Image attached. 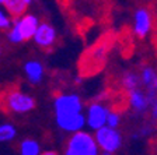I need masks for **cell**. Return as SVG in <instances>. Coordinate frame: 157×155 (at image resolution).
I'll return each mask as SVG.
<instances>
[{
  "instance_id": "ffe728a7",
  "label": "cell",
  "mask_w": 157,
  "mask_h": 155,
  "mask_svg": "<svg viewBox=\"0 0 157 155\" xmlns=\"http://www.w3.org/2000/svg\"><path fill=\"white\" fill-rule=\"evenodd\" d=\"M82 83V77H76V84H80Z\"/></svg>"
},
{
  "instance_id": "ba28073f",
  "label": "cell",
  "mask_w": 157,
  "mask_h": 155,
  "mask_svg": "<svg viewBox=\"0 0 157 155\" xmlns=\"http://www.w3.org/2000/svg\"><path fill=\"white\" fill-rule=\"evenodd\" d=\"M33 39L39 48L49 49L55 45L56 39H58V34H56V29L51 24L39 23L35 29V32H34Z\"/></svg>"
},
{
  "instance_id": "30bf717a",
  "label": "cell",
  "mask_w": 157,
  "mask_h": 155,
  "mask_svg": "<svg viewBox=\"0 0 157 155\" xmlns=\"http://www.w3.org/2000/svg\"><path fill=\"white\" fill-rule=\"evenodd\" d=\"M129 92V97H128V101H129V106L135 110L136 113H146L150 109V101L147 98L146 92L142 91L140 88L137 87L135 90L128 91Z\"/></svg>"
},
{
  "instance_id": "e0dca14e",
  "label": "cell",
  "mask_w": 157,
  "mask_h": 155,
  "mask_svg": "<svg viewBox=\"0 0 157 155\" xmlns=\"http://www.w3.org/2000/svg\"><path fill=\"white\" fill-rule=\"evenodd\" d=\"M105 124L109 127H118L121 124V115L118 112H115V110H108Z\"/></svg>"
},
{
  "instance_id": "ac0fdd59",
  "label": "cell",
  "mask_w": 157,
  "mask_h": 155,
  "mask_svg": "<svg viewBox=\"0 0 157 155\" xmlns=\"http://www.w3.org/2000/svg\"><path fill=\"white\" fill-rule=\"evenodd\" d=\"M11 17L7 13L4 7H0V29H9L11 25Z\"/></svg>"
},
{
  "instance_id": "4fadbf2b",
  "label": "cell",
  "mask_w": 157,
  "mask_h": 155,
  "mask_svg": "<svg viewBox=\"0 0 157 155\" xmlns=\"http://www.w3.org/2000/svg\"><path fill=\"white\" fill-rule=\"evenodd\" d=\"M20 154L21 155H39L41 154V146L34 138H25L20 144Z\"/></svg>"
},
{
  "instance_id": "52a82bcc",
  "label": "cell",
  "mask_w": 157,
  "mask_h": 155,
  "mask_svg": "<svg viewBox=\"0 0 157 155\" xmlns=\"http://www.w3.org/2000/svg\"><path fill=\"white\" fill-rule=\"evenodd\" d=\"M108 108L102 105L101 102H94L87 108V112L84 113L86 126L91 130H97L105 124V119L108 115Z\"/></svg>"
},
{
  "instance_id": "7a4b0ae2",
  "label": "cell",
  "mask_w": 157,
  "mask_h": 155,
  "mask_svg": "<svg viewBox=\"0 0 157 155\" xmlns=\"http://www.w3.org/2000/svg\"><path fill=\"white\" fill-rule=\"evenodd\" d=\"M65 154L66 155H98L100 149L97 147L94 136L82 129L72 133L70 138L66 142Z\"/></svg>"
},
{
  "instance_id": "277c9868",
  "label": "cell",
  "mask_w": 157,
  "mask_h": 155,
  "mask_svg": "<svg viewBox=\"0 0 157 155\" xmlns=\"http://www.w3.org/2000/svg\"><path fill=\"white\" fill-rule=\"evenodd\" d=\"M34 97L23 91H11L4 97V106L13 113H28L35 108Z\"/></svg>"
},
{
  "instance_id": "7402d4cb",
  "label": "cell",
  "mask_w": 157,
  "mask_h": 155,
  "mask_svg": "<svg viewBox=\"0 0 157 155\" xmlns=\"http://www.w3.org/2000/svg\"><path fill=\"white\" fill-rule=\"evenodd\" d=\"M6 2V0H0V6H3V3Z\"/></svg>"
},
{
  "instance_id": "5bb4252c",
  "label": "cell",
  "mask_w": 157,
  "mask_h": 155,
  "mask_svg": "<svg viewBox=\"0 0 157 155\" xmlns=\"http://www.w3.org/2000/svg\"><path fill=\"white\" fill-rule=\"evenodd\" d=\"M17 136V129L11 123H0V142L13 141Z\"/></svg>"
},
{
  "instance_id": "2e32d148",
  "label": "cell",
  "mask_w": 157,
  "mask_h": 155,
  "mask_svg": "<svg viewBox=\"0 0 157 155\" xmlns=\"http://www.w3.org/2000/svg\"><path fill=\"white\" fill-rule=\"evenodd\" d=\"M139 81H140V84L144 85L146 88L153 85V84H157L156 71H154L151 67H143L140 71V74H139Z\"/></svg>"
},
{
  "instance_id": "603a6c76",
  "label": "cell",
  "mask_w": 157,
  "mask_h": 155,
  "mask_svg": "<svg viewBox=\"0 0 157 155\" xmlns=\"http://www.w3.org/2000/svg\"><path fill=\"white\" fill-rule=\"evenodd\" d=\"M0 55H2V46H0Z\"/></svg>"
},
{
  "instance_id": "3957f363",
  "label": "cell",
  "mask_w": 157,
  "mask_h": 155,
  "mask_svg": "<svg viewBox=\"0 0 157 155\" xmlns=\"http://www.w3.org/2000/svg\"><path fill=\"white\" fill-rule=\"evenodd\" d=\"M94 140L97 142V147L100 152L104 154H115L122 147V134L119 133L118 127H109L107 124L101 126L100 129L94 130Z\"/></svg>"
},
{
  "instance_id": "6da1fadb",
  "label": "cell",
  "mask_w": 157,
  "mask_h": 155,
  "mask_svg": "<svg viewBox=\"0 0 157 155\" xmlns=\"http://www.w3.org/2000/svg\"><path fill=\"white\" fill-rule=\"evenodd\" d=\"M38 24L39 20L36 16L24 13L23 16L17 17L14 23H11L9 34H7V39L11 43H21L24 41H29V39H33Z\"/></svg>"
},
{
  "instance_id": "d6986e66",
  "label": "cell",
  "mask_w": 157,
  "mask_h": 155,
  "mask_svg": "<svg viewBox=\"0 0 157 155\" xmlns=\"http://www.w3.org/2000/svg\"><path fill=\"white\" fill-rule=\"evenodd\" d=\"M44 154H45V155H55V154H58V152H56V151H45Z\"/></svg>"
},
{
  "instance_id": "9a60e30c",
  "label": "cell",
  "mask_w": 157,
  "mask_h": 155,
  "mask_svg": "<svg viewBox=\"0 0 157 155\" xmlns=\"http://www.w3.org/2000/svg\"><path fill=\"white\" fill-rule=\"evenodd\" d=\"M121 84L122 87L125 88L126 91H131L135 90L140 85V81H139V76L133 71H126L124 76H122V80H121Z\"/></svg>"
},
{
  "instance_id": "9c48e42d",
  "label": "cell",
  "mask_w": 157,
  "mask_h": 155,
  "mask_svg": "<svg viewBox=\"0 0 157 155\" xmlns=\"http://www.w3.org/2000/svg\"><path fill=\"white\" fill-rule=\"evenodd\" d=\"M153 28V18L147 9H137L133 17V32L137 38H146L151 32Z\"/></svg>"
},
{
  "instance_id": "44dd1931",
  "label": "cell",
  "mask_w": 157,
  "mask_h": 155,
  "mask_svg": "<svg viewBox=\"0 0 157 155\" xmlns=\"http://www.w3.org/2000/svg\"><path fill=\"white\" fill-rule=\"evenodd\" d=\"M24 2H25L28 6H31V3H33V0H24Z\"/></svg>"
},
{
  "instance_id": "7c38bea8",
  "label": "cell",
  "mask_w": 157,
  "mask_h": 155,
  "mask_svg": "<svg viewBox=\"0 0 157 155\" xmlns=\"http://www.w3.org/2000/svg\"><path fill=\"white\" fill-rule=\"evenodd\" d=\"M3 7L7 13L10 14V17L17 18V17L23 16L24 13H27L28 4L24 0H6L3 3Z\"/></svg>"
},
{
  "instance_id": "8fae6325",
  "label": "cell",
  "mask_w": 157,
  "mask_h": 155,
  "mask_svg": "<svg viewBox=\"0 0 157 155\" xmlns=\"http://www.w3.org/2000/svg\"><path fill=\"white\" fill-rule=\"evenodd\" d=\"M24 74L31 84H39L45 76V67L39 60H28L24 65Z\"/></svg>"
},
{
  "instance_id": "5b68a950",
  "label": "cell",
  "mask_w": 157,
  "mask_h": 155,
  "mask_svg": "<svg viewBox=\"0 0 157 155\" xmlns=\"http://www.w3.org/2000/svg\"><path fill=\"white\" fill-rule=\"evenodd\" d=\"M53 110L55 115L63 113H77L83 112L82 98L77 94H60L53 101Z\"/></svg>"
},
{
  "instance_id": "8992f818",
  "label": "cell",
  "mask_w": 157,
  "mask_h": 155,
  "mask_svg": "<svg viewBox=\"0 0 157 155\" xmlns=\"http://www.w3.org/2000/svg\"><path fill=\"white\" fill-rule=\"evenodd\" d=\"M55 119H56L58 127L66 133H75L77 130L84 129V126H86V119H84V113L83 112L55 115Z\"/></svg>"
}]
</instances>
